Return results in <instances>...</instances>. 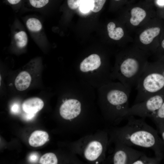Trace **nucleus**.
<instances>
[{"label":"nucleus","mask_w":164,"mask_h":164,"mask_svg":"<svg viewBox=\"0 0 164 164\" xmlns=\"http://www.w3.org/2000/svg\"><path fill=\"white\" fill-rule=\"evenodd\" d=\"M126 119L124 126L116 129L112 134L113 140L129 146H138L149 149L155 156L164 157V143L158 131L148 125L145 118L137 119L131 116Z\"/></svg>","instance_id":"1"},{"label":"nucleus","mask_w":164,"mask_h":164,"mask_svg":"<svg viewBox=\"0 0 164 164\" xmlns=\"http://www.w3.org/2000/svg\"><path fill=\"white\" fill-rule=\"evenodd\" d=\"M149 54L136 46L123 50L113 66V80H118L131 90L137 84L148 62Z\"/></svg>","instance_id":"2"},{"label":"nucleus","mask_w":164,"mask_h":164,"mask_svg":"<svg viewBox=\"0 0 164 164\" xmlns=\"http://www.w3.org/2000/svg\"><path fill=\"white\" fill-rule=\"evenodd\" d=\"M99 106L106 119L119 122L127 117L131 90L113 81L97 89Z\"/></svg>","instance_id":"3"},{"label":"nucleus","mask_w":164,"mask_h":164,"mask_svg":"<svg viewBox=\"0 0 164 164\" xmlns=\"http://www.w3.org/2000/svg\"><path fill=\"white\" fill-rule=\"evenodd\" d=\"M112 67L107 57L94 53L75 64L78 80L97 89L113 81Z\"/></svg>","instance_id":"4"},{"label":"nucleus","mask_w":164,"mask_h":164,"mask_svg":"<svg viewBox=\"0 0 164 164\" xmlns=\"http://www.w3.org/2000/svg\"><path fill=\"white\" fill-rule=\"evenodd\" d=\"M136 87L135 104L164 91V56L147 62Z\"/></svg>","instance_id":"5"},{"label":"nucleus","mask_w":164,"mask_h":164,"mask_svg":"<svg viewBox=\"0 0 164 164\" xmlns=\"http://www.w3.org/2000/svg\"><path fill=\"white\" fill-rule=\"evenodd\" d=\"M164 102V91L135 104L129 108L128 117L131 116H136L145 118L147 117L150 118Z\"/></svg>","instance_id":"6"},{"label":"nucleus","mask_w":164,"mask_h":164,"mask_svg":"<svg viewBox=\"0 0 164 164\" xmlns=\"http://www.w3.org/2000/svg\"><path fill=\"white\" fill-rule=\"evenodd\" d=\"M161 32V27L158 26L145 29L140 34L139 41L135 46L149 54L155 53L159 44V43L155 40V38Z\"/></svg>","instance_id":"7"},{"label":"nucleus","mask_w":164,"mask_h":164,"mask_svg":"<svg viewBox=\"0 0 164 164\" xmlns=\"http://www.w3.org/2000/svg\"><path fill=\"white\" fill-rule=\"evenodd\" d=\"M115 151L111 162L114 164H133L144 153L123 143L116 142Z\"/></svg>","instance_id":"8"},{"label":"nucleus","mask_w":164,"mask_h":164,"mask_svg":"<svg viewBox=\"0 0 164 164\" xmlns=\"http://www.w3.org/2000/svg\"><path fill=\"white\" fill-rule=\"evenodd\" d=\"M107 140L103 142L94 140L90 142L84 150L85 158L89 161H94L104 154L107 143Z\"/></svg>","instance_id":"9"},{"label":"nucleus","mask_w":164,"mask_h":164,"mask_svg":"<svg viewBox=\"0 0 164 164\" xmlns=\"http://www.w3.org/2000/svg\"><path fill=\"white\" fill-rule=\"evenodd\" d=\"M43 106V102L41 99L33 97L25 101L22 104V108L25 113L36 114Z\"/></svg>","instance_id":"10"},{"label":"nucleus","mask_w":164,"mask_h":164,"mask_svg":"<svg viewBox=\"0 0 164 164\" xmlns=\"http://www.w3.org/2000/svg\"><path fill=\"white\" fill-rule=\"evenodd\" d=\"M49 135L46 132L36 130L30 136L29 142V145L33 147H38L44 145L48 140Z\"/></svg>","instance_id":"11"},{"label":"nucleus","mask_w":164,"mask_h":164,"mask_svg":"<svg viewBox=\"0 0 164 164\" xmlns=\"http://www.w3.org/2000/svg\"><path fill=\"white\" fill-rule=\"evenodd\" d=\"M31 80V77L28 72L25 71L21 72L15 79V87L19 91L26 90L29 87Z\"/></svg>","instance_id":"12"},{"label":"nucleus","mask_w":164,"mask_h":164,"mask_svg":"<svg viewBox=\"0 0 164 164\" xmlns=\"http://www.w3.org/2000/svg\"><path fill=\"white\" fill-rule=\"evenodd\" d=\"M129 22L134 26H138L145 19L147 15L145 11L138 7L133 8L131 10Z\"/></svg>","instance_id":"13"},{"label":"nucleus","mask_w":164,"mask_h":164,"mask_svg":"<svg viewBox=\"0 0 164 164\" xmlns=\"http://www.w3.org/2000/svg\"><path fill=\"white\" fill-rule=\"evenodd\" d=\"M107 28L109 36L113 40H119L124 35V31L122 28L121 27H116L115 24L113 22L108 23Z\"/></svg>","instance_id":"14"},{"label":"nucleus","mask_w":164,"mask_h":164,"mask_svg":"<svg viewBox=\"0 0 164 164\" xmlns=\"http://www.w3.org/2000/svg\"><path fill=\"white\" fill-rule=\"evenodd\" d=\"M162 159L156 156L153 157H148L144 154L135 161L133 164H157L160 163Z\"/></svg>","instance_id":"15"},{"label":"nucleus","mask_w":164,"mask_h":164,"mask_svg":"<svg viewBox=\"0 0 164 164\" xmlns=\"http://www.w3.org/2000/svg\"><path fill=\"white\" fill-rule=\"evenodd\" d=\"M17 46L19 48H23L27 45L28 37L26 33L24 31H21L16 33L14 36Z\"/></svg>","instance_id":"16"},{"label":"nucleus","mask_w":164,"mask_h":164,"mask_svg":"<svg viewBox=\"0 0 164 164\" xmlns=\"http://www.w3.org/2000/svg\"><path fill=\"white\" fill-rule=\"evenodd\" d=\"M26 25L28 29L33 32H38L42 28V25L40 22L37 19L35 18L29 19L26 22Z\"/></svg>","instance_id":"17"},{"label":"nucleus","mask_w":164,"mask_h":164,"mask_svg":"<svg viewBox=\"0 0 164 164\" xmlns=\"http://www.w3.org/2000/svg\"><path fill=\"white\" fill-rule=\"evenodd\" d=\"M39 162L42 164H56L58 163V159L54 153L49 152L42 156L40 158Z\"/></svg>","instance_id":"18"},{"label":"nucleus","mask_w":164,"mask_h":164,"mask_svg":"<svg viewBox=\"0 0 164 164\" xmlns=\"http://www.w3.org/2000/svg\"><path fill=\"white\" fill-rule=\"evenodd\" d=\"M150 118L155 124L164 122V102Z\"/></svg>","instance_id":"19"},{"label":"nucleus","mask_w":164,"mask_h":164,"mask_svg":"<svg viewBox=\"0 0 164 164\" xmlns=\"http://www.w3.org/2000/svg\"><path fill=\"white\" fill-rule=\"evenodd\" d=\"M106 0H91L92 11L97 12L101 10Z\"/></svg>","instance_id":"20"},{"label":"nucleus","mask_w":164,"mask_h":164,"mask_svg":"<svg viewBox=\"0 0 164 164\" xmlns=\"http://www.w3.org/2000/svg\"><path fill=\"white\" fill-rule=\"evenodd\" d=\"M49 0H29L30 4L36 8H41L46 5Z\"/></svg>","instance_id":"21"},{"label":"nucleus","mask_w":164,"mask_h":164,"mask_svg":"<svg viewBox=\"0 0 164 164\" xmlns=\"http://www.w3.org/2000/svg\"><path fill=\"white\" fill-rule=\"evenodd\" d=\"M80 9L83 12H88L91 8V2L90 0H83L80 5Z\"/></svg>","instance_id":"22"},{"label":"nucleus","mask_w":164,"mask_h":164,"mask_svg":"<svg viewBox=\"0 0 164 164\" xmlns=\"http://www.w3.org/2000/svg\"><path fill=\"white\" fill-rule=\"evenodd\" d=\"M155 53L158 58L164 56V38L159 40V46Z\"/></svg>","instance_id":"23"},{"label":"nucleus","mask_w":164,"mask_h":164,"mask_svg":"<svg viewBox=\"0 0 164 164\" xmlns=\"http://www.w3.org/2000/svg\"><path fill=\"white\" fill-rule=\"evenodd\" d=\"M81 1L82 0H67V5L71 9H76L80 6Z\"/></svg>","instance_id":"24"},{"label":"nucleus","mask_w":164,"mask_h":164,"mask_svg":"<svg viewBox=\"0 0 164 164\" xmlns=\"http://www.w3.org/2000/svg\"><path fill=\"white\" fill-rule=\"evenodd\" d=\"M156 125L161 138L164 143V122H160Z\"/></svg>","instance_id":"25"},{"label":"nucleus","mask_w":164,"mask_h":164,"mask_svg":"<svg viewBox=\"0 0 164 164\" xmlns=\"http://www.w3.org/2000/svg\"><path fill=\"white\" fill-rule=\"evenodd\" d=\"M39 155L37 153L33 152L30 154L29 159L30 162L33 163L36 162L39 159Z\"/></svg>","instance_id":"26"},{"label":"nucleus","mask_w":164,"mask_h":164,"mask_svg":"<svg viewBox=\"0 0 164 164\" xmlns=\"http://www.w3.org/2000/svg\"><path fill=\"white\" fill-rule=\"evenodd\" d=\"M11 111L14 114H18L20 111V107L19 104L17 103L13 104L11 107Z\"/></svg>","instance_id":"27"},{"label":"nucleus","mask_w":164,"mask_h":164,"mask_svg":"<svg viewBox=\"0 0 164 164\" xmlns=\"http://www.w3.org/2000/svg\"><path fill=\"white\" fill-rule=\"evenodd\" d=\"M36 114L28 113L26 114L23 116L24 118L27 121H29L32 119L35 116Z\"/></svg>","instance_id":"28"},{"label":"nucleus","mask_w":164,"mask_h":164,"mask_svg":"<svg viewBox=\"0 0 164 164\" xmlns=\"http://www.w3.org/2000/svg\"><path fill=\"white\" fill-rule=\"evenodd\" d=\"M156 3L159 6H164V0H156Z\"/></svg>","instance_id":"29"},{"label":"nucleus","mask_w":164,"mask_h":164,"mask_svg":"<svg viewBox=\"0 0 164 164\" xmlns=\"http://www.w3.org/2000/svg\"><path fill=\"white\" fill-rule=\"evenodd\" d=\"M21 0H7L8 2L11 4H15L18 3Z\"/></svg>","instance_id":"30"},{"label":"nucleus","mask_w":164,"mask_h":164,"mask_svg":"<svg viewBox=\"0 0 164 164\" xmlns=\"http://www.w3.org/2000/svg\"><path fill=\"white\" fill-rule=\"evenodd\" d=\"M114 0L116 1H118L120 0Z\"/></svg>","instance_id":"31"}]
</instances>
